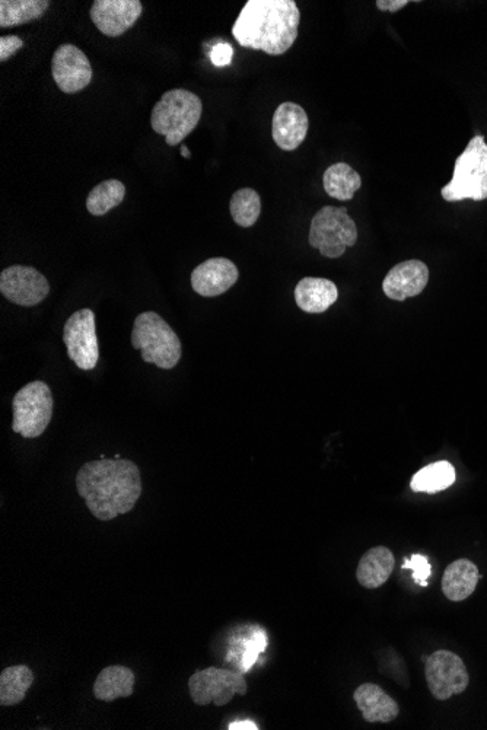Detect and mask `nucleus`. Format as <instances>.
<instances>
[{"instance_id": "423d86ee", "label": "nucleus", "mask_w": 487, "mask_h": 730, "mask_svg": "<svg viewBox=\"0 0 487 730\" xmlns=\"http://www.w3.org/2000/svg\"><path fill=\"white\" fill-rule=\"evenodd\" d=\"M53 408V395L49 385L43 381L30 382L15 394L12 401V430L22 438H38L52 422Z\"/></svg>"}, {"instance_id": "7ed1b4c3", "label": "nucleus", "mask_w": 487, "mask_h": 730, "mask_svg": "<svg viewBox=\"0 0 487 730\" xmlns=\"http://www.w3.org/2000/svg\"><path fill=\"white\" fill-rule=\"evenodd\" d=\"M202 113V100L196 94L187 89H171L155 104L151 126L167 139V145H180L196 129Z\"/></svg>"}, {"instance_id": "2f4dec72", "label": "nucleus", "mask_w": 487, "mask_h": 730, "mask_svg": "<svg viewBox=\"0 0 487 730\" xmlns=\"http://www.w3.org/2000/svg\"><path fill=\"white\" fill-rule=\"evenodd\" d=\"M229 730H259V726L250 720H244V722H234L228 726Z\"/></svg>"}, {"instance_id": "f03ea898", "label": "nucleus", "mask_w": 487, "mask_h": 730, "mask_svg": "<svg viewBox=\"0 0 487 730\" xmlns=\"http://www.w3.org/2000/svg\"><path fill=\"white\" fill-rule=\"evenodd\" d=\"M301 12L294 0H248L232 35L245 49L282 56L298 38Z\"/></svg>"}, {"instance_id": "b1692460", "label": "nucleus", "mask_w": 487, "mask_h": 730, "mask_svg": "<svg viewBox=\"0 0 487 730\" xmlns=\"http://www.w3.org/2000/svg\"><path fill=\"white\" fill-rule=\"evenodd\" d=\"M52 3L49 0H2L0 28L17 27L40 19Z\"/></svg>"}, {"instance_id": "f3484780", "label": "nucleus", "mask_w": 487, "mask_h": 730, "mask_svg": "<svg viewBox=\"0 0 487 730\" xmlns=\"http://www.w3.org/2000/svg\"><path fill=\"white\" fill-rule=\"evenodd\" d=\"M353 698L368 723H390L399 716V704L377 684L366 682L359 685Z\"/></svg>"}, {"instance_id": "9d476101", "label": "nucleus", "mask_w": 487, "mask_h": 730, "mask_svg": "<svg viewBox=\"0 0 487 730\" xmlns=\"http://www.w3.org/2000/svg\"><path fill=\"white\" fill-rule=\"evenodd\" d=\"M63 341L68 349L69 359L81 371H92L100 360L95 314L89 308L70 315L63 330Z\"/></svg>"}, {"instance_id": "dca6fc26", "label": "nucleus", "mask_w": 487, "mask_h": 730, "mask_svg": "<svg viewBox=\"0 0 487 730\" xmlns=\"http://www.w3.org/2000/svg\"><path fill=\"white\" fill-rule=\"evenodd\" d=\"M429 282V269L423 261L409 260L397 264L387 274L383 290L393 301H406L423 292Z\"/></svg>"}, {"instance_id": "2eb2a0df", "label": "nucleus", "mask_w": 487, "mask_h": 730, "mask_svg": "<svg viewBox=\"0 0 487 730\" xmlns=\"http://www.w3.org/2000/svg\"><path fill=\"white\" fill-rule=\"evenodd\" d=\"M308 126L310 121L301 105L283 102L273 116V140L282 151H295L307 137Z\"/></svg>"}, {"instance_id": "bb28decb", "label": "nucleus", "mask_w": 487, "mask_h": 730, "mask_svg": "<svg viewBox=\"0 0 487 730\" xmlns=\"http://www.w3.org/2000/svg\"><path fill=\"white\" fill-rule=\"evenodd\" d=\"M232 219L238 226L250 228L259 221L261 213V200L259 193L253 188H241L232 196L229 203Z\"/></svg>"}, {"instance_id": "7c9ffc66", "label": "nucleus", "mask_w": 487, "mask_h": 730, "mask_svg": "<svg viewBox=\"0 0 487 730\" xmlns=\"http://www.w3.org/2000/svg\"><path fill=\"white\" fill-rule=\"evenodd\" d=\"M409 5L407 0H378L377 8L380 11L397 12Z\"/></svg>"}, {"instance_id": "4468645a", "label": "nucleus", "mask_w": 487, "mask_h": 730, "mask_svg": "<svg viewBox=\"0 0 487 730\" xmlns=\"http://www.w3.org/2000/svg\"><path fill=\"white\" fill-rule=\"evenodd\" d=\"M237 266L228 258H209L192 273V288L197 295L215 298L237 283Z\"/></svg>"}, {"instance_id": "0eeeda50", "label": "nucleus", "mask_w": 487, "mask_h": 730, "mask_svg": "<svg viewBox=\"0 0 487 730\" xmlns=\"http://www.w3.org/2000/svg\"><path fill=\"white\" fill-rule=\"evenodd\" d=\"M358 241V228L346 207L324 206L311 221L310 244L327 258H339Z\"/></svg>"}, {"instance_id": "aec40b11", "label": "nucleus", "mask_w": 487, "mask_h": 730, "mask_svg": "<svg viewBox=\"0 0 487 730\" xmlns=\"http://www.w3.org/2000/svg\"><path fill=\"white\" fill-rule=\"evenodd\" d=\"M136 675L122 665L107 666L98 674L92 693L97 700L113 703L117 698H129L135 691Z\"/></svg>"}, {"instance_id": "4be33fe9", "label": "nucleus", "mask_w": 487, "mask_h": 730, "mask_svg": "<svg viewBox=\"0 0 487 730\" xmlns=\"http://www.w3.org/2000/svg\"><path fill=\"white\" fill-rule=\"evenodd\" d=\"M34 672L27 665L9 666L0 674V704L15 706L27 697L33 687Z\"/></svg>"}, {"instance_id": "412c9836", "label": "nucleus", "mask_w": 487, "mask_h": 730, "mask_svg": "<svg viewBox=\"0 0 487 730\" xmlns=\"http://www.w3.org/2000/svg\"><path fill=\"white\" fill-rule=\"evenodd\" d=\"M479 580V569L473 561L455 560L448 564L442 576V592L450 601L461 602L473 595Z\"/></svg>"}, {"instance_id": "ddd939ff", "label": "nucleus", "mask_w": 487, "mask_h": 730, "mask_svg": "<svg viewBox=\"0 0 487 730\" xmlns=\"http://www.w3.org/2000/svg\"><path fill=\"white\" fill-rule=\"evenodd\" d=\"M142 11L139 0H95L89 15L100 33L120 37L136 24Z\"/></svg>"}, {"instance_id": "6e6552de", "label": "nucleus", "mask_w": 487, "mask_h": 730, "mask_svg": "<svg viewBox=\"0 0 487 730\" xmlns=\"http://www.w3.org/2000/svg\"><path fill=\"white\" fill-rule=\"evenodd\" d=\"M248 685L243 672L235 669L212 668L196 671L190 677L189 691L192 701L197 706H225L235 696H245Z\"/></svg>"}, {"instance_id": "a878e982", "label": "nucleus", "mask_w": 487, "mask_h": 730, "mask_svg": "<svg viewBox=\"0 0 487 730\" xmlns=\"http://www.w3.org/2000/svg\"><path fill=\"white\" fill-rule=\"evenodd\" d=\"M126 196V187L122 181L107 180L92 188L87 199V209L91 215H107L114 207L120 206Z\"/></svg>"}, {"instance_id": "f257e3e1", "label": "nucleus", "mask_w": 487, "mask_h": 730, "mask_svg": "<svg viewBox=\"0 0 487 730\" xmlns=\"http://www.w3.org/2000/svg\"><path fill=\"white\" fill-rule=\"evenodd\" d=\"M76 490L98 521L108 522L135 508L142 494V478L129 459L100 458L87 462L76 474Z\"/></svg>"}, {"instance_id": "6ab92c4d", "label": "nucleus", "mask_w": 487, "mask_h": 730, "mask_svg": "<svg viewBox=\"0 0 487 730\" xmlns=\"http://www.w3.org/2000/svg\"><path fill=\"white\" fill-rule=\"evenodd\" d=\"M393 551L390 548L374 547L366 551L356 569V579L366 589L381 588L394 572Z\"/></svg>"}, {"instance_id": "9b49d317", "label": "nucleus", "mask_w": 487, "mask_h": 730, "mask_svg": "<svg viewBox=\"0 0 487 730\" xmlns=\"http://www.w3.org/2000/svg\"><path fill=\"white\" fill-rule=\"evenodd\" d=\"M0 292L12 304L31 308L49 296L44 274L28 266H11L0 274Z\"/></svg>"}, {"instance_id": "393cba45", "label": "nucleus", "mask_w": 487, "mask_h": 730, "mask_svg": "<svg viewBox=\"0 0 487 730\" xmlns=\"http://www.w3.org/2000/svg\"><path fill=\"white\" fill-rule=\"evenodd\" d=\"M455 483V470L448 461H438L426 465L412 478L410 489L415 493H439Z\"/></svg>"}, {"instance_id": "39448f33", "label": "nucleus", "mask_w": 487, "mask_h": 730, "mask_svg": "<svg viewBox=\"0 0 487 730\" xmlns=\"http://www.w3.org/2000/svg\"><path fill=\"white\" fill-rule=\"evenodd\" d=\"M445 202L487 199V143L485 136L470 140L464 152L455 161L453 178L441 190Z\"/></svg>"}, {"instance_id": "c85d7f7f", "label": "nucleus", "mask_w": 487, "mask_h": 730, "mask_svg": "<svg viewBox=\"0 0 487 730\" xmlns=\"http://www.w3.org/2000/svg\"><path fill=\"white\" fill-rule=\"evenodd\" d=\"M209 57L210 62H212L216 68H224V66H228L229 63L232 62L234 49H232L231 44L222 41V43H218L213 46V49L210 50Z\"/></svg>"}, {"instance_id": "20e7f679", "label": "nucleus", "mask_w": 487, "mask_h": 730, "mask_svg": "<svg viewBox=\"0 0 487 730\" xmlns=\"http://www.w3.org/2000/svg\"><path fill=\"white\" fill-rule=\"evenodd\" d=\"M132 346L142 352V359L146 363H152L165 371L174 369L183 355L180 337L161 315L152 311L142 312L136 317Z\"/></svg>"}, {"instance_id": "5701e85b", "label": "nucleus", "mask_w": 487, "mask_h": 730, "mask_svg": "<svg viewBox=\"0 0 487 730\" xmlns=\"http://www.w3.org/2000/svg\"><path fill=\"white\" fill-rule=\"evenodd\" d=\"M324 191L333 199L348 202L362 187V178L345 162L331 165L323 175Z\"/></svg>"}, {"instance_id": "1a4fd4ad", "label": "nucleus", "mask_w": 487, "mask_h": 730, "mask_svg": "<svg viewBox=\"0 0 487 730\" xmlns=\"http://www.w3.org/2000/svg\"><path fill=\"white\" fill-rule=\"evenodd\" d=\"M425 663L426 682L436 700H448L469 687L470 675L463 659L450 650L432 653Z\"/></svg>"}, {"instance_id": "473e14b6", "label": "nucleus", "mask_w": 487, "mask_h": 730, "mask_svg": "<svg viewBox=\"0 0 487 730\" xmlns=\"http://www.w3.org/2000/svg\"><path fill=\"white\" fill-rule=\"evenodd\" d=\"M181 155L184 156V158H190L192 156V153H190L189 148H187L186 145L181 146Z\"/></svg>"}, {"instance_id": "c756f323", "label": "nucleus", "mask_w": 487, "mask_h": 730, "mask_svg": "<svg viewBox=\"0 0 487 730\" xmlns=\"http://www.w3.org/2000/svg\"><path fill=\"white\" fill-rule=\"evenodd\" d=\"M22 46H24V41L17 35L0 38V62L5 63L6 60L11 59L18 53V50L22 49Z\"/></svg>"}, {"instance_id": "cd10ccee", "label": "nucleus", "mask_w": 487, "mask_h": 730, "mask_svg": "<svg viewBox=\"0 0 487 730\" xmlns=\"http://www.w3.org/2000/svg\"><path fill=\"white\" fill-rule=\"evenodd\" d=\"M401 567L413 570V580L418 585L423 586V588L429 585L428 579L431 576L432 567L429 564L428 557L422 556V554H413L410 559H404Z\"/></svg>"}, {"instance_id": "f8f14e48", "label": "nucleus", "mask_w": 487, "mask_h": 730, "mask_svg": "<svg viewBox=\"0 0 487 730\" xmlns=\"http://www.w3.org/2000/svg\"><path fill=\"white\" fill-rule=\"evenodd\" d=\"M52 73L54 82L65 94H78L92 81V66L87 54L73 44H62L54 51Z\"/></svg>"}, {"instance_id": "a211bd4d", "label": "nucleus", "mask_w": 487, "mask_h": 730, "mask_svg": "<svg viewBox=\"0 0 487 730\" xmlns=\"http://www.w3.org/2000/svg\"><path fill=\"white\" fill-rule=\"evenodd\" d=\"M339 298L337 286L329 279L305 277L295 288L296 305L308 314H321L336 304Z\"/></svg>"}]
</instances>
